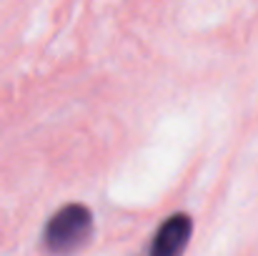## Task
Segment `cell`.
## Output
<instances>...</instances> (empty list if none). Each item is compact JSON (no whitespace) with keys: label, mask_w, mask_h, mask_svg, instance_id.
<instances>
[{"label":"cell","mask_w":258,"mask_h":256,"mask_svg":"<svg viewBox=\"0 0 258 256\" xmlns=\"http://www.w3.org/2000/svg\"><path fill=\"white\" fill-rule=\"evenodd\" d=\"M190 234H193L190 216L188 214H173L158 229V234L151 244V256H180L188 246Z\"/></svg>","instance_id":"cell-2"},{"label":"cell","mask_w":258,"mask_h":256,"mask_svg":"<svg viewBox=\"0 0 258 256\" xmlns=\"http://www.w3.org/2000/svg\"><path fill=\"white\" fill-rule=\"evenodd\" d=\"M93 236V214L83 203H68L55 211L45 226L43 244L53 256L78 254Z\"/></svg>","instance_id":"cell-1"}]
</instances>
